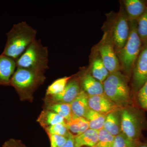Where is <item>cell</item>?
<instances>
[{"instance_id": "obj_1", "label": "cell", "mask_w": 147, "mask_h": 147, "mask_svg": "<svg viewBox=\"0 0 147 147\" xmlns=\"http://www.w3.org/2000/svg\"><path fill=\"white\" fill-rule=\"evenodd\" d=\"M37 30L26 21L13 25L7 33L6 43L2 54L16 61L36 39Z\"/></svg>"}, {"instance_id": "obj_2", "label": "cell", "mask_w": 147, "mask_h": 147, "mask_svg": "<svg viewBox=\"0 0 147 147\" xmlns=\"http://www.w3.org/2000/svg\"><path fill=\"white\" fill-rule=\"evenodd\" d=\"M16 62V68L44 73L49 68L48 48L42 45L40 40L36 39Z\"/></svg>"}, {"instance_id": "obj_3", "label": "cell", "mask_w": 147, "mask_h": 147, "mask_svg": "<svg viewBox=\"0 0 147 147\" xmlns=\"http://www.w3.org/2000/svg\"><path fill=\"white\" fill-rule=\"evenodd\" d=\"M45 79L44 73L27 69L16 68L11 79L10 86L15 88L22 98H30Z\"/></svg>"}, {"instance_id": "obj_4", "label": "cell", "mask_w": 147, "mask_h": 147, "mask_svg": "<svg viewBox=\"0 0 147 147\" xmlns=\"http://www.w3.org/2000/svg\"><path fill=\"white\" fill-rule=\"evenodd\" d=\"M130 32L126 44L119 50V57L125 71L129 74L132 70L141 52L142 42L137 30V21H130Z\"/></svg>"}, {"instance_id": "obj_5", "label": "cell", "mask_w": 147, "mask_h": 147, "mask_svg": "<svg viewBox=\"0 0 147 147\" xmlns=\"http://www.w3.org/2000/svg\"><path fill=\"white\" fill-rule=\"evenodd\" d=\"M104 94L116 105L129 100V88L125 77L119 71L110 74L103 82Z\"/></svg>"}, {"instance_id": "obj_6", "label": "cell", "mask_w": 147, "mask_h": 147, "mask_svg": "<svg viewBox=\"0 0 147 147\" xmlns=\"http://www.w3.org/2000/svg\"><path fill=\"white\" fill-rule=\"evenodd\" d=\"M121 132L129 139L138 142L142 131V122L136 113L127 109L123 110L121 116Z\"/></svg>"}, {"instance_id": "obj_7", "label": "cell", "mask_w": 147, "mask_h": 147, "mask_svg": "<svg viewBox=\"0 0 147 147\" xmlns=\"http://www.w3.org/2000/svg\"><path fill=\"white\" fill-rule=\"evenodd\" d=\"M133 69L132 86L138 92L147 80V42L144 43Z\"/></svg>"}, {"instance_id": "obj_8", "label": "cell", "mask_w": 147, "mask_h": 147, "mask_svg": "<svg viewBox=\"0 0 147 147\" xmlns=\"http://www.w3.org/2000/svg\"><path fill=\"white\" fill-rule=\"evenodd\" d=\"M130 32V27L126 17L120 16L117 19L113 26V41L118 50L121 49L126 44Z\"/></svg>"}, {"instance_id": "obj_9", "label": "cell", "mask_w": 147, "mask_h": 147, "mask_svg": "<svg viewBox=\"0 0 147 147\" xmlns=\"http://www.w3.org/2000/svg\"><path fill=\"white\" fill-rule=\"evenodd\" d=\"M69 80L63 90L59 93L48 96L53 102L52 103L62 102L70 104L78 96L81 91L80 83L76 79Z\"/></svg>"}, {"instance_id": "obj_10", "label": "cell", "mask_w": 147, "mask_h": 147, "mask_svg": "<svg viewBox=\"0 0 147 147\" xmlns=\"http://www.w3.org/2000/svg\"><path fill=\"white\" fill-rule=\"evenodd\" d=\"M88 102L90 109L105 115L113 112L117 106L105 94L98 95H88Z\"/></svg>"}, {"instance_id": "obj_11", "label": "cell", "mask_w": 147, "mask_h": 147, "mask_svg": "<svg viewBox=\"0 0 147 147\" xmlns=\"http://www.w3.org/2000/svg\"><path fill=\"white\" fill-rule=\"evenodd\" d=\"M99 51L101 60L109 73L119 71L120 64L112 45L108 42L100 45Z\"/></svg>"}, {"instance_id": "obj_12", "label": "cell", "mask_w": 147, "mask_h": 147, "mask_svg": "<svg viewBox=\"0 0 147 147\" xmlns=\"http://www.w3.org/2000/svg\"><path fill=\"white\" fill-rule=\"evenodd\" d=\"M16 68V61L2 54L0 55V86H10Z\"/></svg>"}, {"instance_id": "obj_13", "label": "cell", "mask_w": 147, "mask_h": 147, "mask_svg": "<svg viewBox=\"0 0 147 147\" xmlns=\"http://www.w3.org/2000/svg\"><path fill=\"white\" fill-rule=\"evenodd\" d=\"M88 95L84 90H81L76 98L70 103L72 115L85 118L90 110L88 106Z\"/></svg>"}, {"instance_id": "obj_14", "label": "cell", "mask_w": 147, "mask_h": 147, "mask_svg": "<svg viewBox=\"0 0 147 147\" xmlns=\"http://www.w3.org/2000/svg\"><path fill=\"white\" fill-rule=\"evenodd\" d=\"M82 85L84 91L89 96L104 94L103 84L90 74H87L84 76Z\"/></svg>"}, {"instance_id": "obj_15", "label": "cell", "mask_w": 147, "mask_h": 147, "mask_svg": "<svg viewBox=\"0 0 147 147\" xmlns=\"http://www.w3.org/2000/svg\"><path fill=\"white\" fill-rule=\"evenodd\" d=\"M98 141V130L89 129L79 136L74 137L75 147L95 146Z\"/></svg>"}, {"instance_id": "obj_16", "label": "cell", "mask_w": 147, "mask_h": 147, "mask_svg": "<svg viewBox=\"0 0 147 147\" xmlns=\"http://www.w3.org/2000/svg\"><path fill=\"white\" fill-rule=\"evenodd\" d=\"M124 3L130 21H137L147 7L144 2L141 0H126Z\"/></svg>"}, {"instance_id": "obj_17", "label": "cell", "mask_w": 147, "mask_h": 147, "mask_svg": "<svg viewBox=\"0 0 147 147\" xmlns=\"http://www.w3.org/2000/svg\"><path fill=\"white\" fill-rule=\"evenodd\" d=\"M37 121L40 125L45 128L58 123H65V119L63 117L49 110L42 111Z\"/></svg>"}, {"instance_id": "obj_18", "label": "cell", "mask_w": 147, "mask_h": 147, "mask_svg": "<svg viewBox=\"0 0 147 147\" xmlns=\"http://www.w3.org/2000/svg\"><path fill=\"white\" fill-rule=\"evenodd\" d=\"M106 115L90 109L85 118L88 121L90 129L99 130L103 127Z\"/></svg>"}, {"instance_id": "obj_19", "label": "cell", "mask_w": 147, "mask_h": 147, "mask_svg": "<svg viewBox=\"0 0 147 147\" xmlns=\"http://www.w3.org/2000/svg\"><path fill=\"white\" fill-rule=\"evenodd\" d=\"M103 128L115 137L121 132V123L115 113L112 112L106 115Z\"/></svg>"}, {"instance_id": "obj_20", "label": "cell", "mask_w": 147, "mask_h": 147, "mask_svg": "<svg viewBox=\"0 0 147 147\" xmlns=\"http://www.w3.org/2000/svg\"><path fill=\"white\" fill-rule=\"evenodd\" d=\"M109 74V71L102 63L101 59L98 58L94 61L92 66V74L95 79L102 83L104 82Z\"/></svg>"}, {"instance_id": "obj_21", "label": "cell", "mask_w": 147, "mask_h": 147, "mask_svg": "<svg viewBox=\"0 0 147 147\" xmlns=\"http://www.w3.org/2000/svg\"><path fill=\"white\" fill-rule=\"evenodd\" d=\"M47 109L61 116L66 121H68L72 117L71 105L69 103L62 102L51 103L48 105Z\"/></svg>"}, {"instance_id": "obj_22", "label": "cell", "mask_w": 147, "mask_h": 147, "mask_svg": "<svg viewBox=\"0 0 147 147\" xmlns=\"http://www.w3.org/2000/svg\"><path fill=\"white\" fill-rule=\"evenodd\" d=\"M71 77L65 76L55 80L47 88L46 90V95L51 96L59 93L63 90Z\"/></svg>"}, {"instance_id": "obj_23", "label": "cell", "mask_w": 147, "mask_h": 147, "mask_svg": "<svg viewBox=\"0 0 147 147\" xmlns=\"http://www.w3.org/2000/svg\"><path fill=\"white\" fill-rule=\"evenodd\" d=\"M137 30L142 43L147 42V6L144 13L137 20Z\"/></svg>"}, {"instance_id": "obj_24", "label": "cell", "mask_w": 147, "mask_h": 147, "mask_svg": "<svg viewBox=\"0 0 147 147\" xmlns=\"http://www.w3.org/2000/svg\"><path fill=\"white\" fill-rule=\"evenodd\" d=\"M115 136L110 134L104 128L98 130V141L95 146L113 147Z\"/></svg>"}, {"instance_id": "obj_25", "label": "cell", "mask_w": 147, "mask_h": 147, "mask_svg": "<svg viewBox=\"0 0 147 147\" xmlns=\"http://www.w3.org/2000/svg\"><path fill=\"white\" fill-rule=\"evenodd\" d=\"M138 142L129 139L122 132L115 137L113 147H136Z\"/></svg>"}, {"instance_id": "obj_26", "label": "cell", "mask_w": 147, "mask_h": 147, "mask_svg": "<svg viewBox=\"0 0 147 147\" xmlns=\"http://www.w3.org/2000/svg\"><path fill=\"white\" fill-rule=\"evenodd\" d=\"M45 130L48 134H56L68 137L70 132L67 129L65 123H58L45 127Z\"/></svg>"}, {"instance_id": "obj_27", "label": "cell", "mask_w": 147, "mask_h": 147, "mask_svg": "<svg viewBox=\"0 0 147 147\" xmlns=\"http://www.w3.org/2000/svg\"><path fill=\"white\" fill-rule=\"evenodd\" d=\"M79 117L72 116L71 118L68 121H65V125L69 132L75 134V137L78 136L80 131Z\"/></svg>"}, {"instance_id": "obj_28", "label": "cell", "mask_w": 147, "mask_h": 147, "mask_svg": "<svg viewBox=\"0 0 147 147\" xmlns=\"http://www.w3.org/2000/svg\"><path fill=\"white\" fill-rule=\"evenodd\" d=\"M48 135L50 139L51 147H61L65 144L68 139V137L58 134H48Z\"/></svg>"}, {"instance_id": "obj_29", "label": "cell", "mask_w": 147, "mask_h": 147, "mask_svg": "<svg viewBox=\"0 0 147 147\" xmlns=\"http://www.w3.org/2000/svg\"><path fill=\"white\" fill-rule=\"evenodd\" d=\"M137 99L141 105L147 100V80L138 92Z\"/></svg>"}, {"instance_id": "obj_30", "label": "cell", "mask_w": 147, "mask_h": 147, "mask_svg": "<svg viewBox=\"0 0 147 147\" xmlns=\"http://www.w3.org/2000/svg\"><path fill=\"white\" fill-rule=\"evenodd\" d=\"M2 147H27L20 140L10 139L7 140L3 145Z\"/></svg>"}, {"instance_id": "obj_31", "label": "cell", "mask_w": 147, "mask_h": 147, "mask_svg": "<svg viewBox=\"0 0 147 147\" xmlns=\"http://www.w3.org/2000/svg\"><path fill=\"white\" fill-rule=\"evenodd\" d=\"M79 125H80V131H79V135L84 133L90 128L88 121L85 118L79 117Z\"/></svg>"}, {"instance_id": "obj_32", "label": "cell", "mask_w": 147, "mask_h": 147, "mask_svg": "<svg viewBox=\"0 0 147 147\" xmlns=\"http://www.w3.org/2000/svg\"><path fill=\"white\" fill-rule=\"evenodd\" d=\"M74 137H75L70 133L65 144L61 147H75Z\"/></svg>"}, {"instance_id": "obj_33", "label": "cell", "mask_w": 147, "mask_h": 147, "mask_svg": "<svg viewBox=\"0 0 147 147\" xmlns=\"http://www.w3.org/2000/svg\"><path fill=\"white\" fill-rule=\"evenodd\" d=\"M136 147H147V143H138Z\"/></svg>"}, {"instance_id": "obj_34", "label": "cell", "mask_w": 147, "mask_h": 147, "mask_svg": "<svg viewBox=\"0 0 147 147\" xmlns=\"http://www.w3.org/2000/svg\"><path fill=\"white\" fill-rule=\"evenodd\" d=\"M141 106H142V108L147 110V100L146 102H144V103H143V104H142Z\"/></svg>"}, {"instance_id": "obj_35", "label": "cell", "mask_w": 147, "mask_h": 147, "mask_svg": "<svg viewBox=\"0 0 147 147\" xmlns=\"http://www.w3.org/2000/svg\"><path fill=\"white\" fill-rule=\"evenodd\" d=\"M96 147V146H94V147Z\"/></svg>"}]
</instances>
